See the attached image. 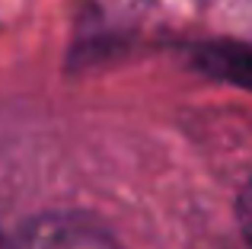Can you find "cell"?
Masks as SVG:
<instances>
[{"instance_id":"obj_1","label":"cell","mask_w":252,"mask_h":249,"mask_svg":"<svg viewBox=\"0 0 252 249\" xmlns=\"http://www.w3.org/2000/svg\"><path fill=\"white\" fill-rule=\"evenodd\" d=\"M3 249H122L96 218L80 211H45L10 233Z\"/></svg>"},{"instance_id":"obj_2","label":"cell","mask_w":252,"mask_h":249,"mask_svg":"<svg viewBox=\"0 0 252 249\" xmlns=\"http://www.w3.org/2000/svg\"><path fill=\"white\" fill-rule=\"evenodd\" d=\"M191 61L208 77L252 90V48L240 42H201L191 48Z\"/></svg>"},{"instance_id":"obj_3","label":"cell","mask_w":252,"mask_h":249,"mask_svg":"<svg viewBox=\"0 0 252 249\" xmlns=\"http://www.w3.org/2000/svg\"><path fill=\"white\" fill-rule=\"evenodd\" d=\"M236 224H240V233L246 240V246L252 249V179L240 188V198H236Z\"/></svg>"}]
</instances>
